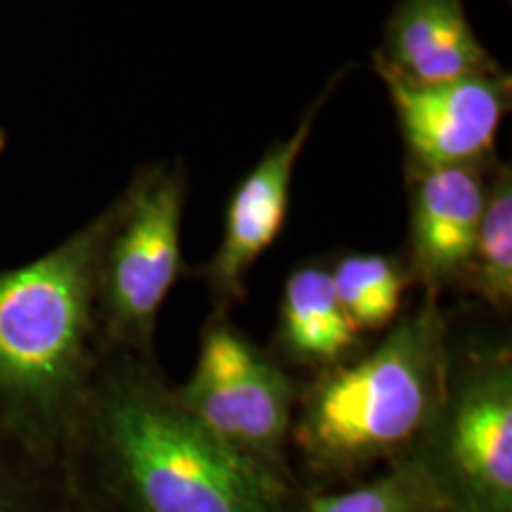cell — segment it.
Returning <instances> with one entry per match:
<instances>
[{
	"mask_svg": "<svg viewBox=\"0 0 512 512\" xmlns=\"http://www.w3.org/2000/svg\"><path fill=\"white\" fill-rule=\"evenodd\" d=\"M95 425L107 475L131 512H292L285 472L209 434L143 370L107 377Z\"/></svg>",
	"mask_w": 512,
	"mask_h": 512,
	"instance_id": "6da1fadb",
	"label": "cell"
},
{
	"mask_svg": "<svg viewBox=\"0 0 512 512\" xmlns=\"http://www.w3.org/2000/svg\"><path fill=\"white\" fill-rule=\"evenodd\" d=\"M114 216L117 204L53 252L0 275V403L24 430L60 427L81 392Z\"/></svg>",
	"mask_w": 512,
	"mask_h": 512,
	"instance_id": "7a4b0ae2",
	"label": "cell"
},
{
	"mask_svg": "<svg viewBox=\"0 0 512 512\" xmlns=\"http://www.w3.org/2000/svg\"><path fill=\"white\" fill-rule=\"evenodd\" d=\"M446 320L437 294L361 361L328 370L306 394L294 437L313 467L361 470L418 441L446 389Z\"/></svg>",
	"mask_w": 512,
	"mask_h": 512,
	"instance_id": "3957f363",
	"label": "cell"
},
{
	"mask_svg": "<svg viewBox=\"0 0 512 512\" xmlns=\"http://www.w3.org/2000/svg\"><path fill=\"white\" fill-rule=\"evenodd\" d=\"M420 456L446 508L512 512V366L508 354L475 358L446 389L422 434Z\"/></svg>",
	"mask_w": 512,
	"mask_h": 512,
	"instance_id": "277c9868",
	"label": "cell"
},
{
	"mask_svg": "<svg viewBox=\"0 0 512 512\" xmlns=\"http://www.w3.org/2000/svg\"><path fill=\"white\" fill-rule=\"evenodd\" d=\"M181 171L140 176L117 204L100 261L98 304L107 332L124 347L147 351L157 313L181 273Z\"/></svg>",
	"mask_w": 512,
	"mask_h": 512,
	"instance_id": "5b68a950",
	"label": "cell"
},
{
	"mask_svg": "<svg viewBox=\"0 0 512 512\" xmlns=\"http://www.w3.org/2000/svg\"><path fill=\"white\" fill-rule=\"evenodd\" d=\"M171 396L223 444L285 472L292 382L228 320L214 318L204 328L195 370Z\"/></svg>",
	"mask_w": 512,
	"mask_h": 512,
	"instance_id": "8992f818",
	"label": "cell"
},
{
	"mask_svg": "<svg viewBox=\"0 0 512 512\" xmlns=\"http://www.w3.org/2000/svg\"><path fill=\"white\" fill-rule=\"evenodd\" d=\"M399 114L403 138L422 169L475 164L494 145L508 110V76L477 74L444 83H415L377 57Z\"/></svg>",
	"mask_w": 512,
	"mask_h": 512,
	"instance_id": "52a82bcc",
	"label": "cell"
},
{
	"mask_svg": "<svg viewBox=\"0 0 512 512\" xmlns=\"http://www.w3.org/2000/svg\"><path fill=\"white\" fill-rule=\"evenodd\" d=\"M325 98L328 95H320L297 131L285 143L273 145L230 197L221 245L207 266L209 285L216 297H240L247 271L280 235L290 202L294 166L311 136L316 112Z\"/></svg>",
	"mask_w": 512,
	"mask_h": 512,
	"instance_id": "ba28073f",
	"label": "cell"
},
{
	"mask_svg": "<svg viewBox=\"0 0 512 512\" xmlns=\"http://www.w3.org/2000/svg\"><path fill=\"white\" fill-rule=\"evenodd\" d=\"M486 190L472 164L420 169L411 197V273L427 292L465 275Z\"/></svg>",
	"mask_w": 512,
	"mask_h": 512,
	"instance_id": "9c48e42d",
	"label": "cell"
},
{
	"mask_svg": "<svg viewBox=\"0 0 512 512\" xmlns=\"http://www.w3.org/2000/svg\"><path fill=\"white\" fill-rule=\"evenodd\" d=\"M384 60L415 83L456 81L491 69L460 0H406L389 24Z\"/></svg>",
	"mask_w": 512,
	"mask_h": 512,
	"instance_id": "30bf717a",
	"label": "cell"
},
{
	"mask_svg": "<svg viewBox=\"0 0 512 512\" xmlns=\"http://www.w3.org/2000/svg\"><path fill=\"white\" fill-rule=\"evenodd\" d=\"M358 337L361 332L339 304L330 271L304 266L287 278L278 328L287 356L297 363L332 368L356 347Z\"/></svg>",
	"mask_w": 512,
	"mask_h": 512,
	"instance_id": "8fae6325",
	"label": "cell"
},
{
	"mask_svg": "<svg viewBox=\"0 0 512 512\" xmlns=\"http://www.w3.org/2000/svg\"><path fill=\"white\" fill-rule=\"evenodd\" d=\"M332 275L337 299L358 332L382 330L399 316L408 275L382 254H349Z\"/></svg>",
	"mask_w": 512,
	"mask_h": 512,
	"instance_id": "7c38bea8",
	"label": "cell"
},
{
	"mask_svg": "<svg viewBox=\"0 0 512 512\" xmlns=\"http://www.w3.org/2000/svg\"><path fill=\"white\" fill-rule=\"evenodd\" d=\"M467 283L486 304L508 309L512 299V181L501 171L486 190L475 249L467 264Z\"/></svg>",
	"mask_w": 512,
	"mask_h": 512,
	"instance_id": "4fadbf2b",
	"label": "cell"
},
{
	"mask_svg": "<svg viewBox=\"0 0 512 512\" xmlns=\"http://www.w3.org/2000/svg\"><path fill=\"white\" fill-rule=\"evenodd\" d=\"M444 498L418 460L411 458L342 494L309 498L302 512H441Z\"/></svg>",
	"mask_w": 512,
	"mask_h": 512,
	"instance_id": "5bb4252c",
	"label": "cell"
},
{
	"mask_svg": "<svg viewBox=\"0 0 512 512\" xmlns=\"http://www.w3.org/2000/svg\"><path fill=\"white\" fill-rule=\"evenodd\" d=\"M0 512H10L8 505H5V498L3 496H0Z\"/></svg>",
	"mask_w": 512,
	"mask_h": 512,
	"instance_id": "9a60e30c",
	"label": "cell"
},
{
	"mask_svg": "<svg viewBox=\"0 0 512 512\" xmlns=\"http://www.w3.org/2000/svg\"><path fill=\"white\" fill-rule=\"evenodd\" d=\"M3 145H5V136H3V133H0V150H3Z\"/></svg>",
	"mask_w": 512,
	"mask_h": 512,
	"instance_id": "2e32d148",
	"label": "cell"
},
{
	"mask_svg": "<svg viewBox=\"0 0 512 512\" xmlns=\"http://www.w3.org/2000/svg\"><path fill=\"white\" fill-rule=\"evenodd\" d=\"M441 512H456V510H451V508H446V510H441Z\"/></svg>",
	"mask_w": 512,
	"mask_h": 512,
	"instance_id": "e0dca14e",
	"label": "cell"
}]
</instances>
